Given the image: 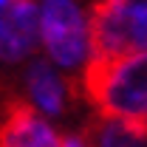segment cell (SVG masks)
I'll return each mask as SVG.
<instances>
[{"mask_svg":"<svg viewBox=\"0 0 147 147\" xmlns=\"http://www.w3.org/2000/svg\"><path fill=\"white\" fill-rule=\"evenodd\" d=\"M82 91L99 116L147 127V51L93 59L82 71Z\"/></svg>","mask_w":147,"mask_h":147,"instance_id":"obj_1","label":"cell"},{"mask_svg":"<svg viewBox=\"0 0 147 147\" xmlns=\"http://www.w3.org/2000/svg\"><path fill=\"white\" fill-rule=\"evenodd\" d=\"M40 3V48L62 74H82L93 59L91 9L82 0H37Z\"/></svg>","mask_w":147,"mask_h":147,"instance_id":"obj_2","label":"cell"},{"mask_svg":"<svg viewBox=\"0 0 147 147\" xmlns=\"http://www.w3.org/2000/svg\"><path fill=\"white\" fill-rule=\"evenodd\" d=\"M91 28L99 59L147 51V0H96Z\"/></svg>","mask_w":147,"mask_h":147,"instance_id":"obj_3","label":"cell"},{"mask_svg":"<svg viewBox=\"0 0 147 147\" xmlns=\"http://www.w3.org/2000/svg\"><path fill=\"white\" fill-rule=\"evenodd\" d=\"M40 48V3L14 0L0 14V65H26Z\"/></svg>","mask_w":147,"mask_h":147,"instance_id":"obj_4","label":"cell"},{"mask_svg":"<svg viewBox=\"0 0 147 147\" xmlns=\"http://www.w3.org/2000/svg\"><path fill=\"white\" fill-rule=\"evenodd\" d=\"M23 91L37 113H42L45 119H59L68 110L74 85L54 62L31 57L23 71Z\"/></svg>","mask_w":147,"mask_h":147,"instance_id":"obj_5","label":"cell"},{"mask_svg":"<svg viewBox=\"0 0 147 147\" xmlns=\"http://www.w3.org/2000/svg\"><path fill=\"white\" fill-rule=\"evenodd\" d=\"M88 139L93 147H147V127L113 116H99Z\"/></svg>","mask_w":147,"mask_h":147,"instance_id":"obj_6","label":"cell"},{"mask_svg":"<svg viewBox=\"0 0 147 147\" xmlns=\"http://www.w3.org/2000/svg\"><path fill=\"white\" fill-rule=\"evenodd\" d=\"M62 147H93L91 139H85L82 133H65L62 136Z\"/></svg>","mask_w":147,"mask_h":147,"instance_id":"obj_7","label":"cell"},{"mask_svg":"<svg viewBox=\"0 0 147 147\" xmlns=\"http://www.w3.org/2000/svg\"><path fill=\"white\" fill-rule=\"evenodd\" d=\"M26 147H62V136L51 139V142H42V144H26Z\"/></svg>","mask_w":147,"mask_h":147,"instance_id":"obj_8","label":"cell"},{"mask_svg":"<svg viewBox=\"0 0 147 147\" xmlns=\"http://www.w3.org/2000/svg\"><path fill=\"white\" fill-rule=\"evenodd\" d=\"M11 3H14V0H0V14H3V11H6V9H9Z\"/></svg>","mask_w":147,"mask_h":147,"instance_id":"obj_9","label":"cell"}]
</instances>
